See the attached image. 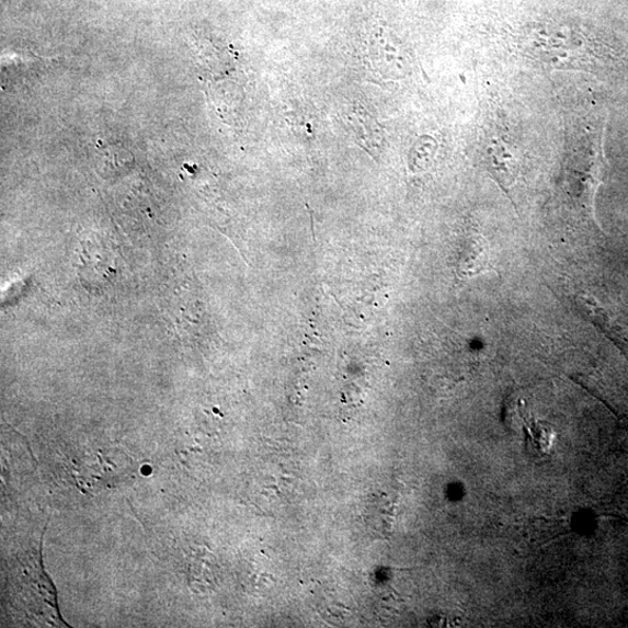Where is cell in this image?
<instances>
[{"instance_id": "cell-4", "label": "cell", "mask_w": 628, "mask_h": 628, "mask_svg": "<svg viewBox=\"0 0 628 628\" xmlns=\"http://www.w3.org/2000/svg\"><path fill=\"white\" fill-rule=\"evenodd\" d=\"M505 422L511 430H522L527 449L544 458L556 448L558 433L553 426L536 421L523 401L511 402L505 410Z\"/></svg>"}, {"instance_id": "cell-1", "label": "cell", "mask_w": 628, "mask_h": 628, "mask_svg": "<svg viewBox=\"0 0 628 628\" xmlns=\"http://www.w3.org/2000/svg\"><path fill=\"white\" fill-rule=\"evenodd\" d=\"M18 562L15 600L22 604V612L32 620L64 626L55 587L44 569L42 546L25 551Z\"/></svg>"}, {"instance_id": "cell-8", "label": "cell", "mask_w": 628, "mask_h": 628, "mask_svg": "<svg viewBox=\"0 0 628 628\" xmlns=\"http://www.w3.org/2000/svg\"><path fill=\"white\" fill-rule=\"evenodd\" d=\"M91 244H89V247H84L80 258H81V266H82V272L81 276H87L89 275V277H91V282H94L96 279V277L102 278L103 281H106V278H109L110 273L114 272L113 266L110 264V261L107 259H110V252H107L106 250H100L101 247H99V249H96V247H90Z\"/></svg>"}, {"instance_id": "cell-6", "label": "cell", "mask_w": 628, "mask_h": 628, "mask_svg": "<svg viewBox=\"0 0 628 628\" xmlns=\"http://www.w3.org/2000/svg\"><path fill=\"white\" fill-rule=\"evenodd\" d=\"M370 65L379 76L386 79H403L409 75L411 61L407 50L398 44L375 41L370 46Z\"/></svg>"}, {"instance_id": "cell-9", "label": "cell", "mask_w": 628, "mask_h": 628, "mask_svg": "<svg viewBox=\"0 0 628 628\" xmlns=\"http://www.w3.org/2000/svg\"><path fill=\"white\" fill-rule=\"evenodd\" d=\"M435 148L436 142L429 137L419 140L411 150V165L416 170L427 169L434 157Z\"/></svg>"}, {"instance_id": "cell-2", "label": "cell", "mask_w": 628, "mask_h": 628, "mask_svg": "<svg viewBox=\"0 0 628 628\" xmlns=\"http://www.w3.org/2000/svg\"><path fill=\"white\" fill-rule=\"evenodd\" d=\"M605 128L603 125L600 130H585L586 135L576 141L566 164L567 193L589 213H594L595 195L602 180Z\"/></svg>"}, {"instance_id": "cell-3", "label": "cell", "mask_w": 628, "mask_h": 628, "mask_svg": "<svg viewBox=\"0 0 628 628\" xmlns=\"http://www.w3.org/2000/svg\"><path fill=\"white\" fill-rule=\"evenodd\" d=\"M524 49L530 59L556 69L584 68L597 56L583 37L558 31L529 36Z\"/></svg>"}, {"instance_id": "cell-7", "label": "cell", "mask_w": 628, "mask_h": 628, "mask_svg": "<svg viewBox=\"0 0 628 628\" xmlns=\"http://www.w3.org/2000/svg\"><path fill=\"white\" fill-rule=\"evenodd\" d=\"M492 271L489 244L482 235H473L466 241L459 261V273L464 278Z\"/></svg>"}, {"instance_id": "cell-5", "label": "cell", "mask_w": 628, "mask_h": 628, "mask_svg": "<svg viewBox=\"0 0 628 628\" xmlns=\"http://www.w3.org/2000/svg\"><path fill=\"white\" fill-rule=\"evenodd\" d=\"M487 168L494 182L509 195L521 174V156L504 140L493 141L487 151Z\"/></svg>"}]
</instances>
